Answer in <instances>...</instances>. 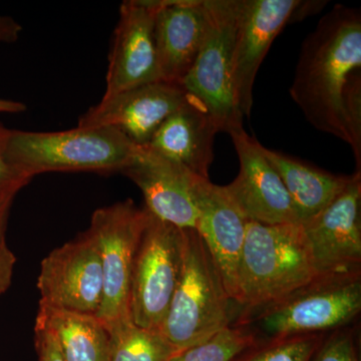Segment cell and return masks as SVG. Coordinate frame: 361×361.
<instances>
[{
  "instance_id": "21",
  "label": "cell",
  "mask_w": 361,
  "mask_h": 361,
  "mask_svg": "<svg viewBox=\"0 0 361 361\" xmlns=\"http://www.w3.org/2000/svg\"><path fill=\"white\" fill-rule=\"evenodd\" d=\"M110 332V361H169L177 353L159 330L133 322L120 323Z\"/></svg>"
},
{
  "instance_id": "22",
  "label": "cell",
  "mask_w": 361,
  "mask_h": 361,
  "mask_svg": "<svg viewBox=\"0 0 361 361\" xmlns=\"http://www.w3.org/2000/svg\"><path fill=\"white\" fill-rule=\"evenodd\" d=\"M327 334H303V336L255 341L236 356V360L239 361H310Z\"/></svg>"
},
{
  "instance_id": "2",
  "label": "cell",
  "mask_w": 361,
  "mask_h": 361,
  "mask_svg": "<svg viewBox=\"0 0 361 361\" xmlns=\"http://www.w3.org/2000/svg\"><path fill=\"white\" fill-rule=\"evenodd\" d=\"M361 311V272L317 275L281 298L242 310L234 324L256 341L327 334L356 322Z\"/></svg>"
},
{
  "instance_id": "25",
  "label": "cell",
  "mask_w": 361,
  "mask_h": 361,
  "mask_svg": "<svg viewBox=\"0 0 361 361\" xmlns=\"http://www.w3.org/2000/svg\"><path fill=\"white\" fill-rule=\"evenodd\" d=\"M11 130L0 123V204L13 201L16 194L30 183L7 157V141Z\"/></svg>"
},
{
  "instance_id": "1",
  "label": "cell",
  "mask_w": 361,
  "mask_h": 361,
  "mask_svg": "<svg viewBox=\"0 0 361 361\" xmlns=\"http://www.w3.org/2000/svg\"><path fill=\"white\" fill-rule=\"evenodd\" d=\"M360 70V11L336 4L304 40L289 92L312 127L346 144L343 94Z\"/></svg>"
},
{
  "instance_id": "29",
  "label": "cell",
  "mask_w": 361,
  "mask_h": 361,
  "mask_svg": "<svg viewBox=\"0 0 361 361\" xmlns=\"http://www.w3.org/2000/svg\"><path fill=\"white\" fill-rule=\"evenodd\" d=\"M13 201L0 204V244L6 242V231Z\"/></svg>"
},
{
  "instance_id": "5",
  "label": "cell",
  "mask_w": 361,
  "mask_h": 361,
  "mask_svg": "<svg viewBox=\"0 0 361 361\" xmlns=\"http://www.w3.org/2000/svg\"><path fill=\"white\" fill-rule=\"evenodd\" d=\"M317 275L302 225L248 222L238 270L242 310L273 302Z\"/></svg>"
},
{
  "instance_id": "23",
  "label": "cell",
  "mask_w": 361,
  "mask_h": 361,
  "mask_svg": "<svg viewBox=\"0 0 361 361\" xmlns=\"http://www.w3.org/2000/svg\"><path fill=\"white\" fill-rule=\"evenodd\" d=\"M255 341L245 327L233 324L207 341L179 351L169 361H233Z\"/></svg>"
},
{
  "instance_id": "11",
  "label": "cell",
  "mask_w": 361,
  "mask_h": 361,
  "mask_svg": "<svg viewBox=\"0 0 361 361\" xmlns=\"http://www.w3.org/2000/svg\"><path fill=\"white\" fill-rule=\"evenodd\" d=\"M184 87L159 80L103 97L78 120V127H111L146 147L161 123L189 101Z\"/></svg>"
},
{
  "instance_id": "15",
  "label": "cell",
  "mask_w": 361,
  "mask_h": 361,
  "mask_svg": "<svg viewBox=\"0 0 361 361\" xmlns=\"http://www.w3.org/2000/svg\"><path fill=\"white\" fill-rule=\"evenodd\" d=\"M191 190L198 213L197 232L213 259L226 291L239 304L238 270L248 221L230 200L224 188L213 184L209 178L192 176Z\"/></svg>"
},
{
  "instance_id": "14",
  "label": "cell",
  "mask_w": 361,
  "mask_h": 361,
  "mask_svg": "<svg viewBox=\"0 0 361 361\" xmlns=\"http://www.w3.org/2000/svg\"><path fill=\"white\" fill-rule=\"evenodd\" d=\"M299 0H240L238 26L233 56L235 103L250 118L253 89L261 63L277 35L290 23Z\"/></svg>"
},
{
  "instance_id": "7",
  "label": "cell",
  "mask_w": 361,
  "mask_h": 361,
  "mask_svg": "<svg viewBox=\"0 0 361 361\" xmlns=\"http://www.w3.org/2000/svg\"><path fill=\"white\" fill-rule=\"evenodd\" d=\"M146 208L126 200L97 209L87 231L96 240L103 271V301L97 317L109 329L132 322L130 281L135 253L148 221Z\"/></svg>"
},
{
  "instance_id": "19",
  "label": "cell",
  "mask_w": 361,
  "mask_h": 361,
  "mask_svg": "<svg viewBox=\"0 0 361 361\" xmlns=\"http://www.w3.org/2000/svg\"><path fill=\"white\" fill-rule=\"evenodd\" d=\"M261 151L281 178L301 224L327 208L353 180V175L332 174L262 145Z\"/></svg>"
},
{
  "instance_id": "27",
  "label": "cell",
  "mask_w": 361,
  "mask_h": 361,
  "mask_svg": "<svg viewBox=\"0 0 361 361\" xmlns=\"http://www.w3.org/2000/svg\"><path fill=\"white\" fill-rule=\"evenodd\" d=\"M16 262V256L6 245V242L0 244V295L11 286Z\"/></svg>"
},
{
  "instance_id": "16",
  "label": "cell",
  "mask_w": 361,
  "mask_h": 361,
  "mask_svg": "<svg viewBox=\"0 0 361 361\" xmlns=\"http://www.w3.org/2000/svg\"><path fill=\"white\" fill-rule=\"evenodd\" d=\"M122 174L141 190L152 215L180 229H196L191 172L142 147Z\"/></svg>"
},
{
  "instance_id": "28",
  "label": "cell",
  "mask_w": 361,
  "mask_h": 361,
  "mask_svg": "<svg viewBox=\"0 0 361 361\" xmlns=\"http://www.w3.org/2000/svg\"><path fill=\"white\" fill-rule=\"evenodd\" d=\"M23 26L11 16L0 14V44H13L20 39Z\"/></svg>"
},
{
  "instance_id": "8",
  "label": "cell",
  "mask_w": 361,
  "mask_h": 361,
  "mask_svg": "<svg viewBox=\"0 0 361 361\" xmlns=\"http://www.w3.org/2000/svg\"><path fill=\"white\" fill-rule=\"evenodd\" d=\"M182 252V229L149 212L130 281V315L137 326L160 331L179 280Z\"/></svg>"
},
{
  "instance_id": "10",
  "label": "cell",
  "mask_w": 361,
  "mask_h": 361,
  "mask_svg": "<svg viewBox=\"0 0 361 361\" xmlns=\"http://www.w3.org/2000/svg\"><path fill=\"white\" fill-rule=\"evenodd\" d=\"M229 135L238 155L240 170L236 179L223 188L240 213L248 222L301 224L290 195L263 155L260 142L244 129Z\"/></svg>"
},
{
  "instance_id": "30",
  "label": "cell",
  "mask_w": 361,
  "mask_h": 361,
  "mask_svg": "<svg viewBox=\"0 0 361 361\" xmlns=\"http://www.w3.org/2000/svg\"><path fill=\"white\" fill-rule=\"evenodd\" d=\"M25 110V104L20 103V102L0 99V113L16 114Z\"/></svg>"
},
{
  "instance_id": "4",
  "label": "cell",
  "mask_w": 361,
  "mask_h": 361,
  "mask_svg": "<svg viewBox=\"0 0 361 361\" xmlns=\"http://www.w3.org/2000/svg\"><path fill=\"white\" fill-rule=\"evenodd\" d=\"M141 148L111 127L52 133L11 130L7 157L32 180L49 172L122 173Z\"/></svg>"
},
{
  "instance_id": "13",
  "label": "cell",
  "mask_w": 361,
  "mask_h": 361,
  "mask_svg": "<svg viewBox=\"0 0 361 361\" xmlns=\"http://www.w3.org/2000/svg\"><path fill=\"white\" fill-rule=\"evenodd\" d=\"M318 275L361 272V174L322 212L302 223Z\"/></svg>"
},
{
  "instance_id": "6",
  "label": "cell",
  "mask_w": 361,
  "mask_h": 361,
  "mask_svg": "<svg viewBox=\"0 0 361 361\" xmlns=\"http://www.w3.org/2000/svg\"><path fill=\"white\" fill-rule=\"evenodd\" d=\"M206 30L200 51L182 85L205 108L219 132L243 129L235 103L233 56L240 0H203Z\"/></svg>"
},
{
  "instance_id": "20",
  "label": "cell",
  "mask_w": 361,
  "mask_h": 361,
  "mask_svg": "<svg viewBox=\"0 0 361 361\" xmlns=\"http://www.w3.org/2000/svg\"><path fill=\"white\" fill-rule=\"evenodd\" d=\"M37 322L56 337L66 361H110V329L97 315L39 306Z\"/></svg>"
},
{
  "instance_id": "17",
  "label": "cell",
  "mask_w": 361,
  "mask_h": 361,
  "mask_svg": "<svg viewBox=\"0 0 361 361\" xmlns=\"http://www.w3.org/2000/svg\"><path fill=\"white\" fill-rule=\"evenodd\" d=\"M205 30L203 0H161L155 39L161 80L182 84L200 51Z\"/></svg>"
},
{
  "instance_id": "3",
  "label": "cell",
  "mask_w": 361,
  "mask_h": 361,
  "mask_svg": "<svg viewBox=\"0 0 361 361\" xmlns=\"http://www.w3.org/2000/svg\"><path fill=\"white\" fill-rule=\"evenodd\" d=\"M182 266L160 332L177 353L236 322L242 307L229 296L196 229H182Z\"/></svg>"
},
{
  "instance_id": "18",
  "label": "cell",
  "mask_w": 361,
  "mask_h": 361,
  "mask_svg": "<svg viewBox=\"0 0 361 361\" xmlns=\"http://www.w3.org/2000/svg\"><path fill=\"white\" fill-rule=\"evenodd\" d=\"M217 133L219 130L208 111L190 97L184 106L161 123L146 148L192 174L208 178Z\"/></svg>"
},
{
  "instance_id": "24",
  "label": "cell",
  "mask_w": 361,
  "mask_h": 361,
  "mask_svg": "<svg viewBox=\"0 0 361 361\" xmlns=\"http://www.w3.org/2000/svg\"><path fill=\"white\" fill-rule=\"evenodd\" d=\"M356 322L330 331L313 355V361H358Z\"/></svg>"
},
{
  "instance_id": "9",
  "label": "cell",
  "mask_w": 361,
  "mask_h": 361,
  "mask_svg": "<svg viewBox=\"0 0 361 361\" xmlns=\"http://www.w3.org/2000/svg\"><path fill=\"white\" fill-rule=\"evenodd\" d=\"M103 271L89 231L51 251L40 265L39 306L97 315L103 301Z\"/></svg>"
},
{
  "instance_id": "12",
  "label": "cell",
  "mask_w": 361,
  "mask_h": 361,
  "mask_svg": "<svg viewBox=\"0 0 361 361\" xmlns=\"http://www.w3.org/2000/svg\"><path fill=\"white\" fill-rule=\"evenodd\" d=\"M160 6L161 0L123 2L103 97L161 80L155 39L156 14Z\"/></svg>"
},
{
  "instance_id": "26",
  "label": "cell",
  "mask_w": 361,
  "mask_h": 361,
  "mask_svg": "<svg viewBox=\"0 0 361 361\" xmlns=\"http://www.w3.org/2000/svg\"><path fill=\"white\" fill-rule=\"evenodd\" d=\"M35 331L39 361H66L56 337L47 327L35 322Z\"/></svg>"
}]
</instances>
